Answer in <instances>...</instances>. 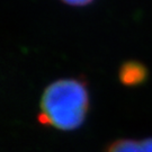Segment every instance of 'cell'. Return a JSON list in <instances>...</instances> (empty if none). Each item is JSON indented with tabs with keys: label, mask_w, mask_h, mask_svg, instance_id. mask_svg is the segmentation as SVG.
I'll list each match as a JSON object with an SVG mask.
<instances>
[{
	"label": "cell",
	"mask_w": 152,
	"mask_h": 152,
	"mask_svg": "<svg viewBox=\"0 0 152 152\" xmlns=\"http://www.w3.org/2000/svg\"><path fill=\"white\" fill-rule=\"evenodd\" d=\"M89 110V94L79 79H61L45 89L39 103L38 121L59 131L80 127Z\"/></svg>",
	"instance_id": "obj_1"
},
{
	"label": "cell",
	"mask_w": 152,
	"mask_h": 152,
	"mask_svg": "<svg viewBox=\"0 0 152 152\" xmlns=\"http://www.w3.org/2000/svg\"><path fill=\"white\" fill-rule=\"evenodd\" d=\"M105 152H152V137L142 141L116 140L109 144Z\"/></svg>",
	"instance_id": "obj_2"
},
{
	"label": "cell",
	"mask_w": 152,
	"mask_h": 152,
	"mask_svg": "<svg viewBox=\"0 0 152 152\" xmlns=\"http://www.w3.org/2000/svg\"><path fill=\"white\" fill-rule=\"evenodd\" d=\"M147 77V70L137 62H127L120 70V78L124 85L134 86L144 81Z\"/></svg>",
	"instance_id": "obj_3"
},
{
	"label": "cell",
	"mask_w": 152,
	"mask_h": 152,
	"mask_svg": "<svg viewBox=\"0 0 152 152\" xmlns=\"http://www.w3.org/2000/svg\"><path fill=\"white\" fill-rule=\"evenodd\" d=\"M62 1L70 6H86L90 4L92 0H62Z\"/></svg>",
	"instance_id": "obj_4"
}]
</instances>
